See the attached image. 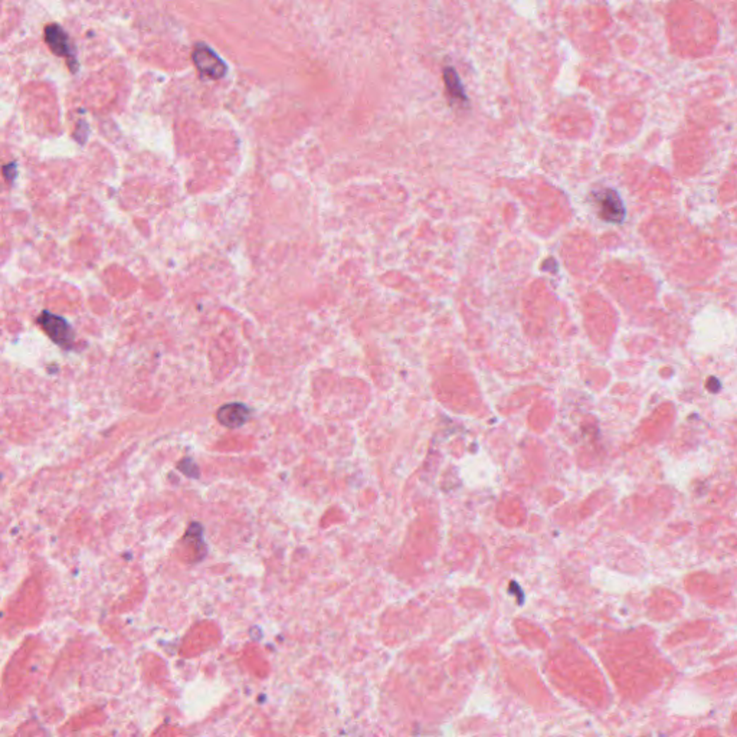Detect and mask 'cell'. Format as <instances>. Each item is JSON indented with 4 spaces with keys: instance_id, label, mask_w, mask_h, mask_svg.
<instances>
[{
    "instance_id": "5b68a950",
    "label": "cell",
    "mask_w": 737,
    "mask_h": 737,
    "mask_svg": "<svg viewBox=\"0 0 737 737\" xmlns=\"http://www.w3.org/2000/svg\"><path fill=\"white\" fill-rule=\"evenodd\" d=\"M249 418V411L242 403H228L217 411V421L224 426H242Z\"/></svg>"
},
{
    "instance_id": "8992f818",
    "label": "cell",
    "mask_w": 737,
    "mask_h": 737,
    "mask_svg": "<svg viewBox=\"0 0 737 737\" xmlns=\"http://www.w3.org/2000/svg\"><path fill=\"white\" fill-rule=\"evenodd\" d=\"M444 80H445V87H447L448 92L454 98L461 100V101H467V95H465V90H464V85L461 83V78L458 76V72L453 66H447L444 69Z\"/></svg>"
},
{
    "instance_id": "277c9868",
    "label": "cell",
    "mask_w": 737,
    "mask_h": 737,
    "mask_svg": "<svg viewBox=\"0 0 737 737\" xmlns=\"http://www.w3.org/2000/svg\"><path fill=\"white\" fill-rule=\"evenodd\" d=\"M40 325L44 328L45 333L55 342L58 343L59 346L62 347H68L69 343L72 342V331H71V327L69 324L59 316H55V314H51L48 311L42 313L40 320H38Z\"/></svg>"
},
{
    "instance_id": "6da1fadb",
    "label": "cell",
    "mask_w": 737,
    "mask_h": 737,
    "mask_svg": "<svg viewBox=\"0 0 737 737\" xmlns=\"http://www.w3.org/2000/svg\"><path fill=\"white\" fill-rule=\"evenodd\" d=\"M45 41L55 55L66 59L71 71H77L78 61L76 48H73L68 33L59 25H49L45 28Z\"/></svg>"
},
{
    "instance_id": "3957f363",
    "label": "cell",
    "mask_w": 737,
    "mask_h": 737,
    "mask_svg": "<svg viewBox=\"0 0 737 737\" xmlns=\"http://www.w3.org/2000/svg\"><path fill=\"white\" fill-rule=\"evenodd\" d=\"M595 202L599 209V215L606 222L621 224L625 217V208L618 196V193L612 189H604L595 193Z\"/></svg>"
},
{
    "instance_id": "7a4b0ae2",
    "label": "cell",
    "mask_w": 737,
    "mask_h": 737,
    "mask_svg": "<svg viewBox=\"0 0 737 737\" xmlns=\"http://www.w3.org/2000/svg\"><path fill=\"white\" fill-rule=\"evenodd\" d=\"M196 68L212 80H220L227 76V64L208 45L198 44L192 54Z\"/></svg>"
}]
</instances>
